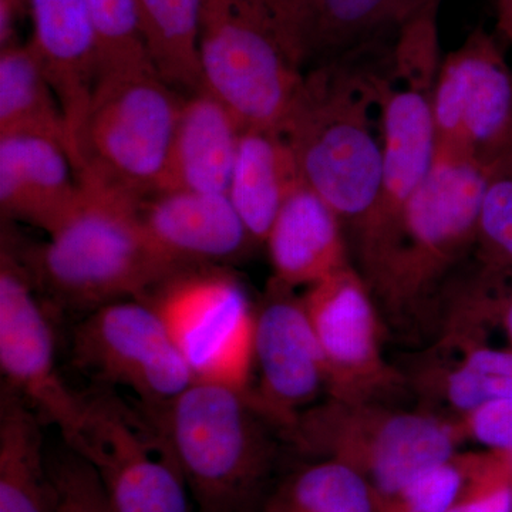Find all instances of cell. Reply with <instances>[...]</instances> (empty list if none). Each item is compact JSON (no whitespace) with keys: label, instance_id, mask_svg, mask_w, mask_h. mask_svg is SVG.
I'll use <instances>...</instances> for the list:
<instances>
[{"label":"cell","instance_id":"cell-1","mask_svg":"<svg viewBox=\"0 0 512 512\" xmlns=\"http://www.w3.org/2000/svg\"><path fill=\"white\" fill-rule=\"evenodd\" d=\"M484 183V164L434 154L392 234L355 265L384 333L421 342L440 335L448 285L476 251Z\"/></svg>","mask_w":512,"mask_h":512},{"label":"cell","instance_id":"cell-2","mask_svg":"<svg viewBox=\"0 0 512 512\" xmlns=\"http://www.w3.org/2000/svg\"><path fill=\"white\" fill-rule=\"evenodd\" d=\"M390 49L362 47L308 67L281 126L303 183L328 202L352 239L382 181L379 76Z\"/></svg>","mask_w":512,"mask_h":512},{"label":"cell","instance_id":"cell-3","mask_svg":"<svg viewBox=\"0 0 512 512\" xmlns=\"http://www.w3.org/2000/svg\"><path fill=\"white\" fill-rule=\"evenodd\" d=\"M79 183L76 208L49 241L16 251L37 291L62 308L90 312L121 299L144 298L177 274L148 241L143 201Z\"/></svg>","mask_w":512,"mask_h":512},{"label":"cell","instance_id":"cell-4","mask_svg":"<svg viewBox=\"0 0 512 512\" xmlns=\"http://www.w3.org/2000/svg\"><path fill=\"white\" fill-rule=\"evenodd\" d=\"M147 410L167 434L198 512H262L276 429L247 392L194 380L173 402Z\"/></svg>","mask_w":512,"mask_h":512},{"label":"cell","instance_id":"cell-5","mask_svg":"<svg viewBox=\"0 0 512 512\" xmlns=\"http://www.w3.org/2000/svg\"><path fill=\"white\" fill-rule=\"evenodd\" d=\"M282 440L313 460L338 461L365 478L379 501L392 497L466 443L457 421L379 400L326 397L299 414Z\"/></svg>","mask_w":512,"mask_h":512},{"label":"cell","instance_id":"cell-6","mask_svg":"<svg viewBox=\"0 0 512 512\" xmlns=\"http://www.w3.org/2000/svg\"><path fill=\"white\" fill-rule=\"evenodd\" d=\"M183 100L156 69L100 76L70 140L79 181L138 201L158 194Z\"/></svg>","mask_w":512,"mask_h":512},{"label":"cell","instance_id":"cell-7","mask_svg":"<svg viewBox=\"0 0 512 512\" xmlns=\"http://www.w3.org/2000/svg\"><path fill=\"white\" fill-rule=\"evenodd\" d=\"M200 64L202 89L242 128H281L305 73L265 0H204Z\"/></svg>","mask_w":512,"mask_h":512},{"label":"cell","instance_id":"cell-8","mask_svg":"<svg viewBox=\"0 0 512 512\" xmlns=\"http://www.w3.org/2000/svg\"><path fill=\"white\" fill-rule=\"evenodd\" d=\"M83 397L82 430L67 446L94 468L114 510L192 512L190 488L156 417L116 390L97 387Z\"/></svg>","mask_w":512,"mask_h":512},{"label":"cell","instance_id":"cell-9","mask_svg":"<svg viewBox=\"0 0 512 512\" xmlns=\"http://www.w3.org/2000/svg\"><path fill=\"white\" fill-rule=\"evenodd\" d=\"M141 299L163 320L195 382L248 393L254 373L256 308L228 268L184 269Z\"/></svg>","mask_w":512,"mask_h":512},{"label":"cell","instance_id":"cell-10","mask_svg":"<svg viewBox=\"0 0 512 512\" xmlns=\"http://www.w3.org/2000/svg\"><path fill=\"white\" fill-rule=\"evenodd\" d=\"M72 357L99 387L130 390L147 409L173 402L194 382L163 320L143 299L87 312L74 328Z\"/></svg>","mask_w":512,"mask_h":512},{"label":"cell","instance_id":"cell-11","mask_svg":"<svg viewBox=\"0 0 512 512\" xmlns=\"http://www.w3.org/2000/svg\"><path fill=\"white\" fill-rule=\"evenodd\" d=\"M0 369L3 380L70 444L83 426L84 397L57 370L55 330L28 269L3 238L0 252Z\"/></svg>","mask_w":512,"mask_h":512},{"label":"cell","instance_id":"cell-12","mask_svg":"<svg viewBox=\"0 0 512 512\" xmlns=\"http://www.w3.org/2000/svg\"><path fill=\"white\" fill-rule=\"evenodd\" d=\"M301 296L325 362L326 397L389 402L406 387L403 372L384 357L382 319L355 264Z\"/></svg>","mask_w":512,"mask_h":512},{"label":"cell","instance_id":"cell-13","mask_svg":"<svg viewBox=\"0 0 512 512\" xmlns=\"http://www.w3.org/2000/svg\"><path fill=\"white\" fill-rule=\"evenodd\" d=\"M436 153L487 165L512 143V70L483 29L441 62L431 94Z\"/></svg>","mask_w":512,"mask_h":512},{"label":"cell","instance_id":"cell-14","mask_svg":"<svg viewBox=\"0 0 512 512\" xmlns=\"http://www.w3.org/2000/svg\"><path fill=\"white\" fill-rule=\"evenodd\" d=\"M254 376L249 400L281 436L326 396L325 362L302 296L274 281L256 308Z\"/></svg>","mask_w":512,"mask_h":512},{"label":"cell","instance_id":"cell-15","mask_svg":"<svg viewBox=\"0 0 512 512\" xmlns=\"http://www.w3.org/2000/svg\"><path fill=\"white\" fill-rule=\"evenodd\" d=\"M431 94L390 77L389 63L379 76L383 171L369 217L352 239L357 264L389 238L407 204L429 175L436 154Z\"/></svg>","mask_w":512,"mask_h":512},{"label":"cell","instance_id":"cell-16","mask_svg":"<svg viewBox=\"0 0 512 512\" xmlns=\"http://www.w3.org/2000/svg\"><path fill=\"white\" fill-rule=\"evenodd\" d=\"M148 241L173 268L234 264L256 247L227 194L164 191L140 205Z\"/></svg>","mask_w":512,"mask_h":512},{"label":"cell","instance_id":"cell-17","mask_svg":"<svg viewBox=\"0 0 512 512\" xmlns=\"http://www.w3.org/2000/svg\"><path fill=\"white\" fill-rule=\"evenodd\" d=\"M80 195L82 185L62 144L40 136H0L3 218L50 235L72 214Z\"/></svg>","mask_w":512,"mask_h":512},{"label":"cell","instance_id":"cell-18","mask_svg":"<svg viewBox=\"0 0 512 512\" xmlns=\"http://www.w3.org/2000/svg\"><path fill=\"white\" fill-rule=\"evenodd\" d=\"M264 245L272 266L271 281L295 291L353 264L339 215L303 181L285 201Z\"/></svg>","mask_w":512,"mask_h":512},{"label":"cell","instance_id":"cell-19","mask_svg":"<svg viewBox=\"0 0 512 512\" xmlns=\"http://www.w3.org/2000/svg\"><path fill=\"white\" fill-rule=\"evenodd\" d=\"M26 3L33 25L29 42L62 106L70 144L100 76L89 0H26Z\"/></svg>","mask_w":512,"mask_h":512},{"label":"cell","instance_id":"cell-20","mask_svg":"<svg viewBox=\"0 0 512 512\" xmlns=\"http://www.w3.org/2000/svg\"><path fill=\"white\" fill-rule=\"evenodd\" d=\"M478 332L448 330L434 342L454 353L434 348L412 383L427 404L423 410L457 421L493 400L512 397V349L494 348L478 340Z\"/></svg>","mask_w":512,"mask_h":512},{"label":"cell","instance_id":"cell-21","mask_svg":"<svg viewBox=\"0 0 512 512\" xmlns=\"http://www.w3.org/2000/svg\"><path fill=\"white\" fill-rule=\"evenodd\" d=\"M242 127L214 94H188L171 144L164 191L227 194Z\"/></svg>","mask_w":512,"mask_h":512},{"label":"cell","instance_id":"cell-22","mask_svg":"<svg viewBox=\"0 0 512 512\" xmlns=\"http://www.w3.org/2000/svg\"><path fill=\"white\" fill-rule=\"evenodd\" d=\"M301 183L281 128H242L228 197L256 244H265L279 211Z\"/></svg>","mask_w":512,"mask_h":512},{"label":"cell","instance_id":"cell-23","mask_svg":"<svg viewBox=\"0 0 512 512\" xmlns=\"http://www.w3.org/2000/svg\"><path fill=\"white\" fill-rule=\"evenodd\" d=\"M43 420L3 386L0 400V512H55Z\"/></svg>","mask_w":512,"mask_h":512},{"label":"cell","instance_id":"cell-24","mask_svg":"<svg viewBox=\"0 0 512 512\" xmlns=\"http://www.w3.org/2000/svg\"><path fill=\"white\" fill-rule=\"evenodd\" d=\"M433 0H320L305 70L362 47L392 43L407 20Z\"/></svg>","mask_w":512,"mask_h":512},{"label":"cell","instance_id":"cell-25","mask_svg":"<svg viewBox=\"0 0 512 512\" xmlns=\"http://www.w3.org/2000/svg\"><path fill=\"white\" fill-rule=\"evenodd\" d=\"M0 136L47 137L70 150L62 106L30 42L0 50Z\"/></svg>","mask_w":512,"mask_h":512},{"label":"cell","instance_id":"cell-26","mask_svg":"<svg viewBox=\"0 0 512 512\" xmlns=\"http://www.w3.org/2000/svg\"><path fill=\"white\" fill-rule=\"evenodd\" d=\"M154 69L188 94L202 89L200 35L204 0H136Z\"/></svg>","mask_w":512,"mask_h":512},{"label":"cell","instance_id":"cell-27","mask_svg":"<svg viewBox=\"0 0 512 512\" xmlns=\"http://www.w3.org/2000/svg\"><path fill=\"white\" fill-rule=\"evenodd\" d=\"M369 483L338 461L313 460L286 477L266 498L262 512H379Z\"/></svg>","mask_w":512,"mask_h":512},{"label":"cell","instance_id":"cell-28","mask_svg":"<svg viewBox=\"0 0 512 512\" xmlns=\"http://www.w3.org/2000/svg\"><path fill=\"white\" fill-rule=\"evenodd\" d=\"M474 258L512 271V143L485 165Z\"/></svg>","mask_w":512,"mask_h":512},{"label":"cell","instance_id":"cell-29","mask_svg":"<svg viewBox=\"0 0 512 512\" xmlns=\"http://www.w3.org/2000/svg\"><path fill=\"white\" fill-rule=\"evenodd\" d=\"M89 5L100 76L128 70L154 69L136 0H89Z\"/></svg>","mask_w":512,"mask_h":512},{"label":"cell","instance_id":"cell-30","mask_svg":"<svg viewBox=\"0 0 512 512\" xmlns=\"http://www.w3.org/2000/svg\"><path fill=\"white\" fill-rule=\"evenodd\" d=\"M443 0H433L407 20L390 53L389 73L396 82L433 93L441 62L439 12Z\"/></svg>","mask_w":512,"mask_h":512},{"label":"cell","instance_id":"cell-31","mask_svg":"<svg viewBox=\"0 0 512 512\" xmlns=\"http://www.w3.org/2000/svg\"><path fill=\"white\" fill-rule=\"evenodd\" d=\"M448 512H512V460L497 451H464V480Z\"/></svg>","mask_w":512,"mask_h":512},{"label":"cell","instance_id":"cell-32","mask_svg":"<svg viewBox=\"0 0 512 512\" xmlns=\"http://www.w3.org/2000/svg\"><path fill=\"white\" fill-rule=\"evenodd\" d=\"M55 512H116L94 468L79 453L64 444L63 450L47 456Z\"/></svg>","mask_w":512,"mask_h":512},{"label":"cell","instance_id":"cell-33","mask_svg":"<svg viewBox=\"0 0 512 512\" xmlns=\"http://www.w3.org/2000/svg\"><path fill=\"white\" fill-rule=\"evenodd\" d=\"M464 480V451L414 478L392 497L380 501L379 512H448Z\"/></svg>","mask_w":512,"mask_h":512},{"label":"cell","instance_id":"cell-34","mask_svg":"<svg viewBox=\"0 0 512 512\" xmlns=\"http://www.w3.org/2000/svg\"><path fill=\"white\" fill-rule=\"evenodd\" d=\"M470 299L481 319L497 318L512 349V271L481 264L471 268Z\"/></svg>","mask_w":512,"mask_h":512},{"label":"cell","instance_id":"cell-35","mask_svg":"<svg viewBox=\"0 0 512 512\" xmlns=\"http://www.w3.org/2000/svg\"><path fill=\"white\" fill-rule=\"evenodd\" d=\"M464 440L484 450L508 454L512 451V397L493 400L457 420Z\"/></svg>","mask_w":512,"mask_h":512},{"label":"cell","instance_id":"cell-36","mask_svg":"<svg viewBox=\"0 0 512 512\" xmlns=\"http://www.w3.org/2000/svg\"><path fill=\"white\" fill-rule=\"evenodd\" d=\"M320 0H265L296 63L305 70L306 47Z\"/></svg>","mask_w":512,"mask_h":512},{"label":"cell","instance_id":"cell-37","mask_svg":"<svg viewBox=\"0 0 512 512\" xmlns=\"http://www.w3.org/2000/svg\"><path fill=\"white\" fill-rule=\"evenodd\" d=\"M26 0H0V25L12 28L18 22L20 13L28 10Z\"/></svg>","mask_w":512,"mask_h":512},{"label":"cell","instance_id":"cell-38","mask_svg":"<svg viewBox=\"0 0 512 512\" xmlns=\"http://www.w3.org/2000/svg\"><path fill=\"white\" fill-rule=\"evenodd\" d=\"M498 28L512 43V0H500V5H498Z\"/></svg>","mask_w":512,"mask_h":512},{"label":"cell","instance_id":"cell-39","mask_svg":"<svg viewBox=\"0 0 512 512\" xmlns=\"http://www.w3.org/2000/svg\"><path fill=\"white\" fill-rule=\"evenodd\" d=\"M507 456L510 457L512 460V451H511V453H508Z\"/></svg>","mask_w":512,"mask_h":512}]
</instances>
